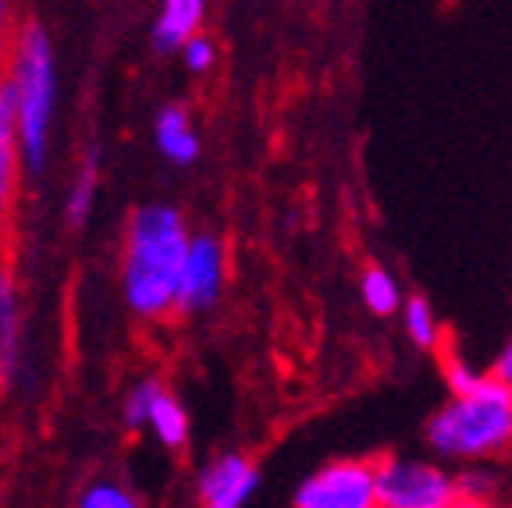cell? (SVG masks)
Wrapping results in <instances>:
<instances>
[{"label":"cell","instance_id":"1","mask_svg":"<svg viewBox=\"0 0 512 508\" xmlns=\"http://www.w3.org/2000/svg\"><path fill=\"white\" fill-rule=\"evenodd\" d=\"M189 242L192 235L182 214L168 203H150L132 214L125 235V267H121V285L132 313L160 320L178 310Z\"/></svg>","mask_w":512,"mask_h":508},{"label":"cell","instance_id":"2","mask_svg":"<svg viewBox=\"0 0 512 508\" xmlns=\"http://www.w3.org/2000/svg\"><path fill=\"white\" fill-rule=\"evenodd\" d=\"M424 441L452 466L502 462L512 455V388L488 374L473 388L448 395V402L427 420Z\"/></svg>","mask_w":512,"mask_h":508},{"label":"cell","instance_id":"3","mask_svg":"<svg viewBox=\"0 0 512 508\" xmlns=\"http://www.w3.org/2000/svg\"><path fill=\"white\" fill-rule=\"evenodd\" d=\"M11 89H15L18 104V150H22L25 171L40 175L47 167V139L54 125L57 107V64L54 47H50L47 32L40 25L22 32L11 68Z\"/></svg>","mask_w":512,"mask_h":508},{"label":"cell","instance_id":"4","mask_svg":"<svg viewBox=\"0 0 512 508\" xmlns=\"http://www.w3.org/2000/svg\"><path fill=\"white\" fill-rule=\"evenodd\" d=\"M377 501L381 508H448L459 498V469L427 455H377Z\"/></svg>","mask_w":512,"mask_h":508},{"label":"cell","instance_id":"5","mask_svg":"<svg viewBox=\"0 0 512 508\" xmlns=\"http://www.w3.org/2000/svg\"><path fill=\"white\" fill-rule=\"evenodd\" d=\"M292 508H381L374 459H331L299 484Z\"/></svg>","mask_w":512,"mask_h":508},{"label":"cell","instance_id":"6","mask_svg":"<svg viewBox=\"0 0 512 508\" xmlns=\"http://www.w3.org/2000/svg\"><path fill=\"white\" fill-rule=\"evenodd\" d=\"M121 416H125V423L132 430H150L160 445L171 448V452L185 448V441H189V413H185V405L164 384L153 381V377H146V381H139L136 388L128 391Z\"/></svg>","mask_w":512,"mask_h":508},{"label":"cell","instance_id":"7","mask_svg":"<svg viewBox=\"0 0 512 508\" xmlns=\"http://www.w3.org/2000/svg\"><path fill=\"white\" fill-rule=\"evenodd\" d=\"M224 281H228V249L217 235L200 231L192 235L189 253H185L182 267V292H178V310L185 313H200L210 310L224 292Z\"/></svg>","mask_w":512,"mask_h":508},{"label":"cell","instance_id":"8","mask_svg":"<svg viewBox=\"0 0 512 508\" xmlns=\"http://www.w3.org/2000/svg\"><path fill=\"white\" fill-rule=\"evenodd\" d=\"M256 484H260L256 462L242 452H224L203 466L196 480V498L200 508H246Z\"/></svg>","mask_w":512,"mask_h":508},{"label":"cell","instance_id":"9","mask_svg":"<svg viewBox=\"0 0 512 508\" xmlns=\"http://www.w3.org/2000/svg\"><path fill=\"white\" fill-rule=\"evenodd\" d=\"M207 15V0H164L160 4L157 25H153V43L157 50H182L185 40H192Z\"/></svg>","mask_w":512,"mask_h":508},{"label":"cell","instance_id":"10","mask_svg":"<svg viewBox=\"0 0 512 508\" xmlns=\"http://www.w3.org/2000/svg\"><path fill=\"white\" fill-rule=\"evenodd\" d=\"M153 139H157V150L178 167L192 164V160L200 157V132L192 128L189 114H185L182 107H164V111L157 114Z\"/></svg>","mask_w":512,"mask_h":508},{"label":"cell","instance_id":"11","mask_svg":"<svg viewBox=\"0 0 512 508\" xmlns=\"http://www.w3.org/2000/svg\"><path fill=\"white\" fill-rule=\"evenodd\" d=\"M22 352V313H18V288L8 274H0V381H11Z\"/></svg>","mask_w":512,"mask_h":508},{"label":"cell","instance_id":"12","mask_svg":"<svg viewBox=\"0 0 512 508\" xmlns=\"http://www.w3.org/2000/svg\"><path fill=\"white\" fill-rule=\"evenodd\" d=\"M18 157H22V150H18V104L11 82H4L0 86V210L8 207L11 199Z\"/></svg>","mask_w":512,"mask_h":508},{"label":"cell","instance_id":"13","mask_svg":"<svg viewBox=\"0 0 512 508\" xmlns=\"http://www.w3.org/2000/svg\"><path fill=\"white\" fill-rule=\"evenodd\" d=\"M399 317H402V327H406V334H409V342H413L420 352H441L448 345L445 327H441L431 299H424V295H406Z\"/></svg>","mask_w":512,"mask_h":508},{"label":"cell","instance_id":"14","mask_svg":"<svg viewBox=\"0 0 512 508\" xmlns=\"http://www.w3.org/2000/svg\"><path fill=\"white\" fill-rule=\"evenodd\" d=\"M360 299L374 317H395V313H402L406 292H402L392 270L381 267V263H370L360 274Z\"/></svg>","mask_w":512,"mask_h":508},{"label":"cell","instance_id":"15","mask_svg":"<svg viewBox=\"0 0 512 508\" xmlns=\"http://www.w3.org/2000/svg\"><path fill=\"white\" fill-rule=\"evenodd\" d=\"M459 469V494H470V498L498 501L502 505V462H466Z\"/></svg>","mask_w":512,"mask_h":508},{"label":"cell","instance_id":"16","mask_svg":"<svg viewBox=\"0 0 512 508\" xmlns=\"http://www.w3.org/2000/svg\"><path fill=\"white\" fill-rule=\"evenodd\" d=\"M96 171H100V153L89 150L86 160L79 167V178H75L72 192H68V203H64V214H68V224L72 228H82L93 210V196H96Z\"/></svg>","mask_w":512,"mask_h":508},{"label":"cell","instance_id":"17","mask_svg":"<svg viewBox=\"0 0 512 508\" xmlns=\"http://www.w3.org/2000/svg\"><path fill=\"white\" fill-rule=\"evenodd\" d=\"M438 356H441V374H445L448 395L473 388L477 381H484V377H488V370H484V366H477L470 356H463V352H459L452 342H448L445 349L438 352Z\"/></svg>","mask_w":512,"mask_h":508},{"label":"cell","instance_id":"18","mask_svg":"<svg viewBox=\"0 0 512 508\" xmlns=\"http://www.w3.org/2000/svg\"><path fill=\"white\" fill-rule=\"evenodd\" d=\"M79 508H139L136 494L125 491L114 480H100V484L86 487L79 498Z\"/></svg>","mask_w":512,"mask_h":508},{"label":"cell","instance_id":"19","mask_svg":"<svg viewBox=\"0 0 512 508\" xmlns=\"http://www.w3.org/2000/svg\"><path fill=\"white\" fill-rule=\"evenodd\" d=\"M182 57H185V68H189V72L203 75V72H210V68H214L217 47H214V40H210V36L196 32L192 40H185V43H182Z\"/></svg>","mask_w":512,"mask_h":508},{"label":"cell","instance_id":"20","mask_svg":"<svg viewBox=\"0 0 512 508\" xmlns=\"http://www.w3.org/2000/svg\"><path fill=\"white\" fill-rule=\"evenodd\" d=\"M488 374L495 377V381H502L505 388H512V338L502 345V349H498V356L491 359Z\"/></svg>","mask_w":512,"mask_h":508},{"label":"cell","instance_id":"21","mask_svg":"<svg viewBox=\"0 0 512 508\" xmlns=\"http://www.w3.org/2000/svg\"><path fill=\"white\" fill-rule=\"evenodd\" d=\"M448 508H502L498 501H484V498H470V494H459Z\"/></svg>","mask_w":512,"mask_h":508},{"label":"cell","instance_id":"22","mask_svg":"<svg viewBox=\"0 0 512 508\" xmlns=\"http://www.w3.org/2000/svg\"><path fill=\"white\" fill-rule=\"evenodd\" d=\"M0 40H4V0H0Z\"/></svg>","mask_w":512,"mask_h":508},{"label":"cell","instance_id":"23","mask_svg":"<svg viewBox=\"0 0 512 508\" xmlns=\"http://www.w3.org/2000/svg\"><path fill=\"white\" fill-rule=\"evenodd\" d=\"M502 508H512V501H509V505H502Z\"/></svg>","mask_w":512,"mask_h":508}]
</instances>
